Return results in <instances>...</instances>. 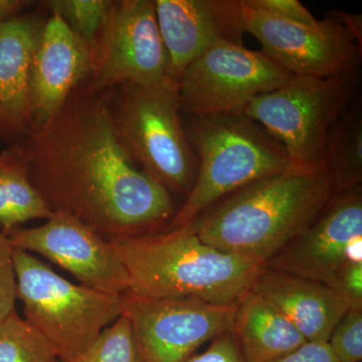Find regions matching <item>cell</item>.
<instances>
[{
	"mask_svg": "<svg viewBox=\"0 0 362 362\" xmlns=\"http://www.w3.org/2000/svg\"><path fill=\"white\" fill-rule=\"evenodd\" d=\"M111 96L87 78L57 115L13 144L52 213L77 218L109 242L162 232L178 209L124 150Z\"/></svg>",
	"mask_w": 362,
	"mask_h": 362,
	"instance_id": "6da1fadb",
	"label": "cell"
},
{
	"mask_svg": "<svg viewBox=\"0 0 362 362\" xmlns=\"http://www.w3.org/2000/svg\"><path fill=\"white\" fill-rule=\"evenodd\" d=\"M335 194L325 168H289L223 197L188 228L209 246L267 264L315 221Z\"/></svg>",
	"mask_w": 362,
	"mask_h": 362,
	"instance_id": "7a4b0ae2",
	"label": "cell"
},
{
	"mask_svg": "<svg viewBox=\"0 0 362 362\" xmlns=\"http://www.w3.org/2000/svg\"><path fill=\"white\" fill-rule=\"evenodd\" d=\"M111 244L127 272V293L141 297L239 304L267 267L263 262L204 244L188 226L111 240Z\"/></svg>",
	"mask_w": 362,
	"mask_h": 362,
	"instance_id": "3957f363",
	"label": "cell"
},
{
	"mask_svg": "<svg viewBox=\"0 0 362 362\" xmlns=\"http://www.w3.org/2000/svg\"><path fill=\"white\" fill-rule=\"evenodd\" d=\"M192 117L187 137L197 158V175L164 232L192 225L223 197L290 166L280 143L244 112Z\"/></svg>",
	"mask_w": 362,
	"mask_h": 362,
	"instance_id": "277c9868",
	"label": "cell"
},
{
	"mask_svg": "<svg viewBox=\"0 0 362 362\" xmlns=\"http://www.w3.org/2000/svg\"><path fill=\"white\" fill-rule=\"evenodd\" d=\"M117 136L133 163L173 194H189L197 158L181 120L178 83H126L112 89Z\"/></svg>",
	"mask_w": 362,
	"mask_h": 362,
	"instance_id": "5b68a950",
	"label": "cell"
},
{
	"mask_svg": "<svg viewBox=\"0 0 362 362\" xmlns=\"http://www.w3.org/2000/svg\"><path fill=\"white\" fill-rule=\"evenodd\" d=\"M361 85V71L329 77L293 76L243 112L280 143L289 168L318 170L323 168L328 132L356 101Z\"/></svg>",
	"mask_w": 362,
	"mask_h": 362,
	"instance_id": "8992f818",
	"label": "cell"
},
{
	"mask_svg": "<svg viewBox=\"0 0 362 362\" xmlns=\"http://www.w3.org/2000/svg\"><path fill=\"white\" fill-rule=\"evenodd\" d=\"M13 265L25 319L59 361L87 349L122 315V296L70 282L30 252L13 249Z\"/></svg>",
	"mask_w": 362,
	"mask_h": 362,
	"instance_id": "52a82bcc",
	"label": "cell"
},
{
	"mask_svg": "<svg viewBox=\"0 0 362 362\" xmlns=\"http://www.w3.org/2000/svg\"><path fill=\"white\" fill-rule=\"evenodd\" d=\"M293 76L262 51L221 40L192 62L178 80L181 112L190 116L240 113Z\"/></svg>",
	"mask_w": 362,
	"mask_h": 362,
	"instance_id": "ba28073f",
	"label": "cell"
},
{
	"mask_svg": "<svg viewBox=\"0 0 362 362\" xmlns=\"http://www.w3.org/2000/svg\"><path fill=\"white\" fill-rule=\"evenodd\" d=\"M240 25L294 76L329 77L361 71L362 40L331 11L315 25L283 20L240 0Z\"/></svg>",
	"mask_w": 362,
	"mask_h": 362,
	"instance_id": "9c48e42d",
	"label": "cell"
},
{
	"mask_svg": "<svg viewBox=\"0 0 362 362\" xmlns=\"http://www.w3.org/2000/svg\"><path fill=\"white\" fill-rule=\"evenodd\" d=\"M90 49L88 82L97 89L126 83L151 86L171 78L154 0L114 1Z\"/></svg>",
	"mask_w": 362,
	"mask_h": 362,
	"instance_id": "30bf717a",
	"label": "cell"
},
{
	"mask_svg": "<svg viewBox=\"0 0 362 362\" xmlns=\"http://www.w3.org/2000/svg\"><path fill=\"white\" fill-rule=\"evenodd\" d=\"M238 304L192 298H148L126 293L122 315L129 321L140 362H185L195 350L233 331Z\"/></svg>",
	"mask_w": 362,
	"mask_h": 362,
	"instance_id": "8fae6325",
	"label": "cell"
},
{
	"mask_svg": "<svg viewBox=\"0 0 362 362\" xmlns=\"http://www.w3.org/2000/svg\"><path fill=\"white\" fill-rule=\"evenodd\" d=\"M6 235L13 249L40 255L78 284L114 296L129 291L127 272L111 242L73 216L54 213L42 226H21Z\"/></svg>",
	"mask_w": 362,
	"mask_h": 362,
	"instance_id": "7c38bea8",
	"label": "cell"
},
{
	"mask_svg": "<svg viewBox=\"0 0 362 362\" xmlns=\"http://www.w3.org/2000/svg\"><path fill=\"white\" fill-rule=\"evenodd\" d=\"M354 262H362L361 185L333 195L315 221L267 267L326 285Z\"/></svg>",
	"mask_w": 362,
	"mask_h": 362,
	"instance_id": "4fadbf2b",
	"label": "cell"
},
{
	"mask_svg": "<svg viewBox=\"0 0 362 362\" xmlns=\"http://www.w3.org/2000/svg\"><path fill=\"white\" fill-rule=\"evenodd\" d=\"M168 52L169 77L178 83L188 66L211 45H243L240 0H154Z\"/></svg>",
	"mask_w": 362,
	"mask_h": 362,
	"instance_id": "5bb4252c",
	"label": "cell"
},
{
	"mask_svg": "<svg viewBox=\"0 0 362 362\" xmlns=\"http://www.w3.org/2000/svg\"><path fill=\"white\" fill-rule=\"evenodd\" d=\"M90 49L58 14L45 18L30 75L32 126L47 122L89 78Z\"/></svg>",
	"mask_w": 362,
	"mask_h": 362,
	"instance_id": "9a60e30c",
	"label": "cell"
},
{
	"mask_svg": "<svg viewBox=\"0 0 362 362\" xmlns=\"http://www.w3.org/2000/svg\"><path fill=\"white\" fill-rule=\"evenodd\" d=\"M45 18L21 13L0 25V139L21 141L32 127L30 75Z\"/></svg>",
	"mask_w": 362,
	"mask_h": 362,
	"instance_id": "2e32d148",
	"label": "cell"
},
{
	"mask_svg": "<svg viewBox=\"0 0 362 362\" xmlns=\"http://www.w3.org/2000/svg\"><path fill=\"white\" fill-rule=\"evenodd\" d=\"M252 292L273 304L307 341L328 342L350 307L322 283L266 267Z\"/></svg>",
	"mask_w": 362,
	"mask_h": 362,
	"instance_id": "e0dca14e",
	"label": "cell"
},
{
	"mask_svg": "<svg viewBox=\"0 0 362 362\" xmlns=\"http://www.w3.org/2000/svg\"><path fill=\"white\" fill-rule=\"evenodd\" d=\"M233 332L249 362L276 361L307 342L289 319L252 291L238 304Z\"/></svg>",
	"mask_w": 362,
	"mask_h": 362,
	"instance_id": "ac0fdd59",
	"label": "cell"
},
{
	"mask_svg": "<svg viewBox=\"0 0 362 362\" xmlns=\"http://www.w3.org/2000/svg\"><path fill=\"white\" fill-rule=\"evenodd\" d=\"M52 214L33 187L20 148L8 145L0 152V230L8 235L28 221L49 220Z\"/></svg>",
	"mask_w": 362,
	"mask_h": 362,
	"instance_id": "d6986e66",
	"label": "cell"
},
{
	"mask_svg": "<svg viewBox=\"0 0 362 362\" xmlns=\"http://www.w3.org/2000/svg\"><path fill=\"white\" fill-rule=\"evenodd\" d=\"M323 168L335 192H341L362 182V100L351 107L331 127L324 147Z\"/></svg>",
	"mask_w": 362,
	"mask_h": 362,
	"instance_id": "ffe728a7",
	"label": "cell"
},
{
	"mask_svg": "<svg viewBox=\"0 0 362 362\" xmlns=\"http://www.w3.org/2000/svg\"><path fill=\"white\" fill-rule=\"evenodd\" d=\"M0 362H61L52 345L13 312L0 322Z\"/></svg>",
	"mask_w": 362,
	"mask_h": 362,
	"instance_id": "44dd1931",
	"label": "cell"
},
{
	"mask_svg": "<svg viewBox=\"0 0 362 362\" xmlns=\"http://www.w3.org/2000/svg\"><path fill=\"white\" fill-rule=\"evenodd\" d=\"M61 362H140L129 321L121 315L87 349Z\"/></svg>",
	"mask_w": 362,
	"mask_h": 362,
	"instance_id": "7402d4cb",
	"label": "cell"
},
{
	"mask_svg": "<svg viewBox=\"0 0 362 362\" xmlns=\"http://www.w3.org/2000/svg\"><path fill=\"white\" fill-rule=\"evenodd\" d=\"M51 13L58 14L86 44L92 45L108 18L112 0H49L42 2Z\"/></svg>",
	"mask_w": 362,
	"mask_h": 362,
	"instance_id": "603a6c76",
	"label": "cell"
},
{
	"mask_svg": "<svg viewBox=\"0 0 362 362\" xmlns=\"http://www.w3.org/2000/svg\"><path fill=\"white\" fill-rule=\"evenodd\" d=\"M327 343L340 362H361L362 309L350 308L335 326Z\"/></svg>",
	"mask_w": 362,
	"mask_h": 362,
	"instance_id": "cb8c5ba5",
	"label": "cell"
},
{
	"mask_svg": "<svg viewBox=\"0 0 362 362\" xmlns=\"http://www.w3.org/2000/svg\"><path fill=\"white\" fill-rule=\"evenodd\" d=\"M18 281L13 265V247L0 230V322L16 312Z\"/></svg>",
	"mask_w": 362,
	"mask_h": 362,
	"instance_id": "d4e9b609",
	"label": "cell"
},
{
	"mask_svg": "<svg viewBox=\"0 0 362 362\" xmlns=\"http://www.w3.org/2000/svg\"><path fill=\"white\" fill-rule=\"evenodd\" d=\"M326 286L337 293L350 308L362 309V262L343 266Z\"/></svg>",
	"mask_w": 362,
	"mask_h": 362,
	"instance_id": "484cf974",
	"label": "cell"
},
{
	"mask_svg": "<svg viewBox=\"0 0 362 362\" xmlns=\"http://www.w3.org/2000/svg\"><path fill=\"white\" fill-rule=\"evenodd\" d=\"M185 362H249L233 331L221 333L211 341L206 351L194 354Z\"/></svg>",
	"mask_w": 362,
	"mask_h": 362,
	"instance_id": "4316f807",
	"label": "cell"
},
{
	"mask_svg": "<svg viewBox=\"0 0 362 362\" xmlns=\"http://www.w3.org/2000/svg\"><path fill=\"white\" fill-rule=\"evenodd\" d=\"M249 6L302 25H315L318 20L298 0H246Z\"/></svg>",
	"mask_w": 362,
	"mask_h": 362,
	"instance_id": "83f0119b",
	"label": "cell"
},
{
	"mask_svg": "<svg viewBox=\"0 0 362 362\" xmlns=\"http://www.w3.org/2000/svg\"><path fill=\"white\" fill-rule=\"evenodd\" d=\"M271 362H340L327 342L307 341L287 356Z\"/></svg>",
	"mask_w": 362,
	"mask_h": 362,
	"instance_id": "f1b7e54d",
	"label": "cell"
},
{
	"mask_svg": "<svg viewBox=\"0 0 362 362\" xmlns=\"http://www.w3.org/2000/svg\"><path fill=\"white\" fill-rule=\"evenodd\" d=\"M26 4L23 0H0V25L20 16Z\"/></svg>",
	"mask_w": 362,
	"mask_h": 362,
	"instance_id": "f546056e",
	"label": "cell"
}]
</instances>
